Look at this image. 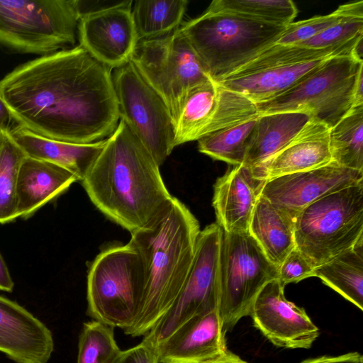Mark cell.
<instances>
[{"mask_svg": "<svg viewBox=\"0 0 363 363\" xmlns=\"http://www.w3.org/2000/svg\"><path fill=\"white\" fill-rule=\"evenodd\" d=\"M0 91L17 125L55 140L97 142L120 120L111 69L81 45L18 66Z\"/></svg>", "mask_w": 363, "mask_h": 363, "instance_id": "obj_1", "label": "cell"}, {"mask_svg": "<svg viewBox=\"0 0 363 363\" xmlns=\"http://www.w3.org/2000/svg\"><path fill=\"white\" fill-rule=\"evenodd\" d=\"M160 167L120 119L81 182L95 206L132 233L148 225L174 197Z\"/></svg>", "mask_w": 363, "mask_h": 363, "instance_id": "obj_2", "label": "cell"}, {"mask_svg": "<svg viewBox=\"0 0 363 363\" xmlns=\"http://www.w3.org/2000/svg\"><path fill=\"white\" fill-rule=\"evenodd\" d=\"M198 220L177 198L146 226L131 233L138 251L145 284L138 315L124 333L146 335L169 311L191 268L201 232Z\"/></svg>", "mask_w": 363, "mask_h": 363, "instance_id": "obj_3", "label": "cell"}, {"mask_svg": "<svg viewBox=\"0 0 363 363\" xmlns=\"http://www.w3.org/2000/svg\"><path fill=\"white\" fill-rule=\"evenodd\" d=\"M179 28L208 76L218 83L275 44L286 26L206 9Z\"/></svg>", "mask_w": 363, "mask_h": 363, "instance_id": "obj_4", "label": "cell"}, {"mask_svg": "<svg viewBox=\"0 0 363 363\" xmlns=\"http://www.w3.org/2000/svg\"><path fill=\"white\" fill-rule=\"evenodd\" d=\"M295 247L315 268L363 238V179L328 194L294 219Z\"/></svg>", "mask_w": 363, "mask_h": 363, "instance_id": "obj_5", "label": "cell"}, {"mask_svg": "<svg viewBox=\"0 0 363 363\" xmlns=\"http://www.w3.org/2000/svg\"><path fill=\"white\" fill-rule=\"evenodd\" d=\"M144 284V265L133 245L105 249L88 272L89 315L112 328H128L138 315Z\"/></svg>", "mask_w": 363, "mask_h": 363, "instance_id": "obj_6", "label": "cell"}, {"mask_svg": "<svg viewBox=\"0 0 363 363\" xmlns=\"http://www.w3.org/2000/svg\"><path fill=\"white\" fill-rule=\"evenodd\" d=\"M78 0L0 1V45L41 56L74 45Z\"/></svg>", "mask_w": 363, "mask_h": 363, "instance_id": "obj_7", "label": "cell"}, {"mask_svg": "<svg viewBox=\"0 0 363 363\" xmlns=\"http://www.w3.org/2000/svg\"><path fill=\"white\" fill-rule=\"evenodd\" d=\"M363 62L352 54L334 55L296 85L256 104L259 114L307 111L333 128L354 106V89Z\"/></svg>", "mask_w": 363, "mask_h": 363, "instance_id": "obj_8", "label": "cell"}, {"mask_svg": "<svg viewBox=\"0 0 363 363\" xmlns=\"http://www.w3.org/2000/svg\"><path fill=\"white\" fill-rule=\"evenodd\" d=\"M277 279L278 268L249 233L223 231L218 313L225 332L242 318L250 315L259 291L268 282Z\"/></svg>", "mask_w": 363, "mask_h": 363, "instance_id": "obj_9", "label": "cell"}, {"mask_svg": "<svg viewBox=\"0 0 363 363\" xmlns=\"http://www.w3.org/2000/svg\"><path fill=\"white\" fill-rule=\"evenodd\" d=\"M130 61L163 99L174 123L188 92L211 79L179 28L164 36L139 41Z\"/></svg>", "mask_w": 363, "mask_h": 363, "instance_id": "obj_10", "label": "cell"}, {"mask_svg": "<svg viewBox=\"0 0 363 363\" xmlns=\"http://www.w3.org/2000/svg\"><path fill=\"white\" fill-rule=\"evenodd\" d=\"M119 117L159 166L174 146V125L160 95L130 60L112 73Z\"/></svg>", "mask_w": 363, "mask_h": 363, "instance_id": "obj_11", "label": "cell"}, {"mask_svg": "<svg viewBox=\"0 0 363 363\" xmlns=\"http://www.w3.org/2000/svg\"><path fill=\"white\" fill-rule=\"evenodd\" d=\"M222 233L217 223L201 230L194 259L180 293L144 339L156 345L191 318L218 310Z\"/></svg>", "mask_w": 363, "mask_h": 363, "instance_id": "obj_12", "label": "cell"}, {"mask_svg": "<svg viewBox=\"0 0 363 363\" xmlns=\"http://www.w3.org/2000/svg\"><path fill=\"white\" fill-rule=\"evenodd\" d=\"M133 1L82 16L77 32L79 45L111 69L128 62L139 40L132 16Z\"/></svg>", "mask_w": 363, "mask_h": 363, "instance_id": "obj_13", "label": "cell"}, {"mask_svg": "<svg viewBox=\"0 0 363 363\" xmlns=\"http://www.w3.org/2000/svg\"><path fill=\"white\" fill-rule=\"evenodd\" d=\"M253 324L272 344L284 348L308 349L319 335L304 308L288 301L278 279L268 282L252 304Z\"/></svg>", "mask_w": 363, "mask_h": 363, "instance_id": "obj_14", "label": "cell"}, {"mask_svg": "<svg viewBox=\"0 0 363 363\" xmlns=\"http://www.w3.org/2000/svg\"><path fill=\"white\" fill-rule=\"evenodd\" d=\"M362 179V172L332 161L318 168L266 180L260 195L294 219L316 200Z\"/></svg>", "mask_w": 363, "mask_h": 363, "instance_id": "obj_15", "label": "cell"}, {"mask_svg": "<svg viewBox=\"0 0 363 363\" xmlns=\"http://www.w3.org/2000/svg\"><path fill=\"white\" fill-rule=\"evenodd\" d=\"M218 310L197 315L155 345L160 363H205L226 350Z\"/></svg>", "mask_w": 363, "mask_h": 363, "instance_id": "obj_16", "label": "cell"}, {"mask_svg": "<svg viewBox=\"0 0 363 363\" xmlns=\"http://www.w3.org/2000/svg\"><path fill=\"white\" fill-rule=\"evenodd\" d=\"M53 349L51 331L23 306L0 296V352L16 363H47Z\"/></svg>", "mask_w": 363, "mask_h": 363, "instance_id": "obj_17", "label": "cell"}, {"mask_svg": "<svg viewBox=\"0 0 363 363\" xmlns=\"http://www.w3.org/2000/svg\"><path fill=\"white\" fill-rule=\"evenodd\" d=\"M330 128L311 116L298 134L281 150L252 169L263 181L318 168L332 162Z\"/></svg>", "mask_w": 363, "mask_h": 363, "instance_id": "obj_18", "label": "cell"}, {"mask_svg": "<svg viewBox=\"0 0 363 363\" xmlns=\"http://www.w3.org/2000/svg\"><path fill=\"white\" fill-rule=\"evenodd\" d=\"M264 181L243 164L229 169L213 186L212 205L223 231L248 233L250 220Z\"/></svg>", "mask_w": 363, "mask_h": 363, "instance_id": "obj_19", "label": "cell"}, {"mask_svg": "<svg viewBox=\"0 0 363 363\" xmlns=\"http://www.w3.org/2000/svg\"><path fill=\"white\" fill-rule=\"evenodd\" d=\"M77 181L73 173L57 164L26 156L17 177L18 218H30Z\"/></svg>", "mask_w": 363, "mask_h": 363, "instance_id": "obj_20", "label": "cell"}, {"mask_svg": "<svg viewBox=\"0 0 363 363\" xmlns=\"http://www.w3.org/2000/svg\"><path fill=\"white\" fill-rule=\"evenodd\" d=\"M28 157L57 164L82 181L102 150L106 139L76 144L49 139L18 125L8 132Z\"/></svg>", "mask_w": 363, "mask_h": 363, "instance_id": "obj_21", "label": "cell"}, {"mask_svg": "<svg viewBox=\"0 0 363 363\" xmlns=\"http://www.w3.org/2000/svg\"><path fill=\"white\" fill-rule=\"evenodd\" d=\"M330 57L246 74H230L217 84L225 89L243 95L255 104H259L286 92L315 70Z\"/></svg>", "mask_w": 363, "mask_h": 363, "instance_id": "obj_22", "label": "cell"}, {"mask_svg": "<svg viewBox=\"0 0 363 363\" xmlns=\"http://www.w3.org/2000/svg\"><path fill=\"white\" fill-rule=\"evenodd\" d=\"M307 111L259 114L243 164L253 168L286 146L311 118Z\"/></svg>", "mask_w": 363, "mask_h": 363, "instance_id": "obj_23", "label": "cell"}, {"mask_svg": "<svg viewBox=\"0 0 363 363\" xmlns=\"http://www.w3.org/2000/svg\"><path fill=\"white\" fill-rule=\"evenodd\" d=\"M249 233L277 268L296 247L294 219L261 195L250 220Z\"/></svg>", "mask_w": 363, "mask_h": 363, "instance_id": "obj_24", "label": "cell"}, {"mask_svg": "<svg viewBox=\"0 0 363 363\" xmlns=\"http://www.w3.org/2000/svg\"><path fill=\"white\" fill-rule=\"evenodd\" d=\"M219 86L209 79L193 87L182 103L174 121V146L205 135L216 113Z\"/></svg>", "mask_w": 363, "mask_h": 363, "instance_id": "obj_25", "label": "cell"}, {"mask_svg": "<svg viewBox=\"0 0 363 363\" xmlns=\"http://www.w3.org/2000/svg\"><path fill=\"white\" fill-rule=\"evenodd\" d=\"M313 277L363 310V238L314 269Z\"/></svg>", "mask_w": 363, "mask_h": 363, "instance_id": "obj_26", "label": "cell"}, {"mask_svg": "<svg viewBox=\"0 0 363 363\" xmlns=\"http://www.w3.org/2000/svg\"><path fill=\"white\" fill-rule=\"evenodd\" d=\"M188 4L186 0L135 1L132 16L139 41L160 38L178 28Z\"/></svg>", "mask_w": 363, "mask_h": 363, "instance_id": "obj_27", "label": "cell"}, {"mask_svg": "<svg viewBox=\"0 0 363 363\" xmlns=\"http://www.w3.org/2000/svg\"><path fill=\"white\" fill-rule=\"evenodd\" d=\"M258 117L231 123L201 137L197 140L199 152L235 166L243 164Z\"/></svg>", "mask_w": 363, "mask_h": 363, "instance_id": "obj_28", "label": "cell"}, {"mask_svg": "<svg viewBox=\"0 0 363 363\" xmlns=\"http://www.w3.org/2000/svg\"><path fill=\"white\" fill-rule=\"evenodd\" d=\"M332 161L363 172V105L353 106L330 129Z\"/></svg>", "mask_w": 363, "mask_h": 363, "instance_id": "obj_29", "label": "cell"}, {"mask_svg": "<svg viewBox=\"0 0 363 363\" xmlns=\"http://www.w3.org/2000/svg\"><path fill=\"white\" fill-rule=\"evenodd\" d=\"M362 38L363 35L342 47L325 49L274 44L231 74H246L274 67L304 63L334 55L352 54L355 45Z\"/></svg>", "mask_w": 363, "mask_h": 363, "instance_id": "obj_30", "label": "cell"}, {"mask_svg": "<svg viewBox=\"0 0 363 363\" xmlns=\"http://www.w3.org/2000/svg\"><path fill=\"white\" fill-rule=\"evenodd\" d=\"M207 9L279 26L293 23L298 13L291 0H215Z\"/></svg>", "mask_w": 363, "mask_h": 363, "instance_id": "obj_31", "label": "cell"}, {"mask_svg": "<svg viewBox=\"0 0 363 363\" xmlns=\"http://www.w3.org/2000/svg\"><path fill=\"white\" fill-rule=\"evenodd\" d=\"M27 155L9 133L0 130V223L18 218L16 184L19 167Z\"/></svg>", "mask_w": 363, "mask_h": 363, "instance_id": "obj_32", "label": "cell"}, {"mask_svg": "<svg viewBox=\"0 0 363 363\" xmlns=\"http://www.w3.org/2000/svg\"><path fill=\"white\" fill-rule=\"evenodd\" d=\"M113 328L94 320L85 323L79 338L77 363H109L120 351Z\"/></svg>", "mask_w": 363, "mask_h": 363, "instance_id": "obj_33", "label": "cell"}, {"mask_svg": "<svg viewBox=\"0 0 363 363\" xmlns=\"http://www.w3.org/2000/svg\"><path fill=\"white\" fill-rule=\"evenodd\" d=\"M352 15H363L362 1L341 5L327 15L293 22L286 26L284 32L275 44L295 45L306 41L337 23L345 17Z\"/></svg>", "mask_w": 363, "mask_h": 363, "instance_id": "obj_34", "label": "cell"}, {"mask_svg": "<svg viewBox=\"0 0 363 363\" xmlns=\"http://www.w3.org/2000/svg\"><path fill=\"white\" fill-rule=\"evenodd\" d=\"M362 35L363 15H352L345 17L315 37L295 45L315 49L339 48Z\"/></svg>", "mask_w": 363, "mask_h": 363, "instance_id": "obj_35", "label": "cell"}, {"mask_svg": "<svg viewBox=\"0 0 363 363\" xmlns=\"http://www.w3.org/2000/svg\"><path fill=\"white\" fill-rule=\"evenodd\" d=\"M315 267L296 247L286 257L278 268V280L285 287L291 283H297L313 277Z\"/></svg>", "mask_w": 363, "mask_h": 363, "instance_id": "obj_36", "label": "cell"}, {"mask_svg": "<svg viewBox=\"0 0 363 363\" xmlns=\"http://www.w3.org/2000/svg\"><path fill=\"white\" fill-rule=\"evenodd\" d=\"M109 363H160L155 345L145 339L138 345L120 350Z\"/></svg>", "mask_w": 363, "mask_h": 363, "instance_id": "obj_37", "label": "cell"}, {"mask_svg": "<svg viewBox=\"0 0 363 363\" xmlns=\"http://www.w3.org/2000/svg\"><path fill=\"white\" fill-rule=\"evenodd\" d=\"M301 363H363V357L359 352H350L338 356H322L306 359Z\"/></svg>", "mask_w": 363, "mask_h": 363, "instance_id": "obj_38", "label": "cell"}, {"mask_svg": "<svg viewBox=\"0 0 363 363\" xmlns=\"http://www.w3.org/2000/svg\"><path fill=\"white\" fill-rule=\"evenodd\" d=\"M14 124H16L12 113L4 102L0 91V130L9 132Z\"/></svg>", "mask_w": 363, "mask_h": 363, "instance_id": "obj_39", "label": "cell"}, {"mask_svg": "<svg viewBox=\"0 0 363 363\" xmlns=\"http://www.w3.org/2000/svg\"><path fill=\"white\" fill-rule=\"evenodd\" d=\"M14 283L11 279L8 267L0 253V291L11 292Z\"/></svg>", "mask_w": 363, "mask_h": 363, "instance_id": "obj_40", "label": "cell"}, {"mask_svg": "<svg viewBox=\"0 0 363 363\" xmlns=\"http://www.w3.org/2000/svg\"><path fill=\"white\" fill-rule=\"evenodd\" d=\"M363 105V69L357 76L354 89V106Z\"/></svg>", "mask_w": 363, "mask_h": 363, "instance_id": "obj_41", "label": "cell"}, {"mask_svg": "<svg viewBox=\"0 0 363 363\" xmlns=\"http://www.w3.org/2000/svg\"><path fill=\"white\" fill-rule=\"evenodd\" d=\"M205 363H247L228 350L220 357Z\"/></svg>", "mask_w": 363, "mask_h": 363, "instance_id": "obj_42", "label": "cell"}]
</instances>
